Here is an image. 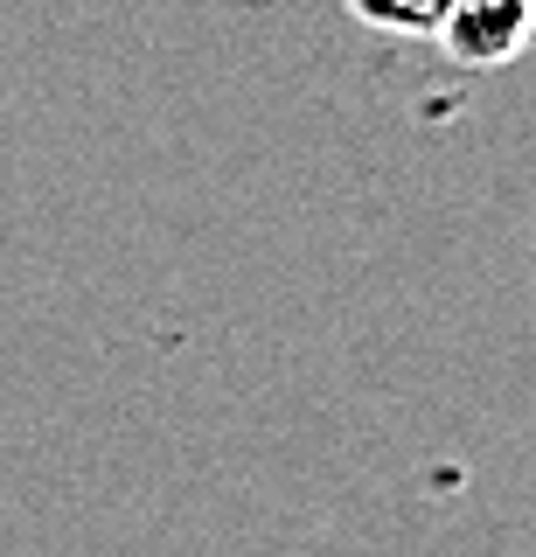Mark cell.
I'll return each instance as SVG.
<instances>
[{
	"label": "cell",
	"instance_id": "6da1fadb",
	"mask_svg": "<svg viewBox=\"0 0 536 557\" xmlns=\"http://www.w3.org/2000/svg\"><path fill=\"white\" fill-rule=\"evenodd\" d=\"M523 35H529V0H446L432 42L460 70H501L515 63Z\"/></svg>",
	"mask_w": 536,
	"mask_h": 557
},
{
	"label": "cell",
	"instance_id": "7a4b0ae2",
	"mask_svg": "<svg viewBox=\"0 0 536 557\" xmlns=\"http://www.w3.org/2000/svg\"><path fill=\"white\" fill-rule=\"evenodd\" d=\"M370 35H390V42H432L446 0H341Z\"/></svg>",
	"mask_w": 536,
	"mask_h": 557
}]
</instances>
